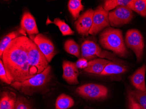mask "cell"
<instances>
[{"instance_id":"obj_27","label":"cell","mask_w":146,"mask_h":109,"mask_svg":"<svg viewBox=\"0 0 146 109\" xmlns=\"http://www.w3.org/2000/svg\"><path fill=\"white\" fill-rule=\"evenodd\" d=\"M15 109H30L26 99L22 96H19L17 98Z\"/></svg>"},{"instance_id":"obj_5","label":"cell","mask_w":146,"mask_h":109,"mask_svg":"<svg viewBox=\"0 0 146 109\" xmlns=\"http://www.w3.org/2000/svg\"><path fill=\"white\" fill-rule=\"evenodd\" d=\"M29 63L35 75L41 73L49 66V62L36 43L32 41L28 50Z\"/></svg>"},{"instance_id":"obj_26","label":"cell","mask_w":146,"mask_h":109,"mask_svg":"<svg viewBox=\"0 0 146 109\" xmlns=\"http://www.w3.org/2000/svg\"><path fill=\"white\" fill-rule=\"evenodd\" d=\"M128 109H144L136 101L129 92L128 95Z\"/></svg>"},{"instance_id":"obj_15","label":"cell","mask_w":146,"mask_h":109,"mask_svg":"<svg viewBox=\"0 0 146 109\" xmlns=\"http://www.w3.org/2000/svg\"><path fill=\"white\" fill-rule=\"evenodd\" d=\"M110 62V61L106 59H94L88 62V65L84 69V71L89 73L100 75Z\"/></svg>"},{"instance_id":"obj_4","label":"cell","mask_w":146,"mask_h":109,"mask_svg":"<svg viewBox=\"0 0 146 109\" xmlns=\"http://www.w3.org/2000/svg\"><path fill=\"white\" fill-rule=\"evenodd\" d=\"M106 58L109 60L116 62L117 59L115 54L107 51L102 50L98 44L90 40H86L83 42L81 46V58L91 61L96 57Z\"/></svg>"},{"instance_id":"obj_11","label":"cell","mask_w":146,"mask_h":109,"mask_svg":"<svg viewBox=\"0 0 146 109\" xmlns=\"http://www.w3.org/2000/svg\"><path fill=\"white\" fill-rule=\"evenodd\" d=\"M34 42L50 63L57 54V51L51 41L46 36L38 34L35 36Z\"/></svg>"},{"instance_id":"obj_12","label":"cell","mask_w":146,"mask_h":109,"mask_svg":"<svg viewBox=\"0 0 146 109\" xmlns=\"http://www.w3.org/2000/svg\"><path fill=\"white\" fill-rule=\"evenodd\" d=\"M94 11L89 9L80 16L74 23L77 32L83 36H88L93 24Z\"/></svg>"},{"instance_id":"obj_24","label":"cell","mask_w":146,"mask_h":109,"mask_svg":"<svg viewBox=\"0 0 146 109\" xmlns=\"http://www.w3.org/2000/svg\"><path fill=\"white\" fill-rule=\"evenodd\" d=\"M131 0H107L104 3L103 8L109 11L120 6H128Z\"/></svg>"},{"instance_id":"obj_21","label":"cell","mask_w":146,"mask_h":109,"mask_svg":"<svg viewBox=\"0 0 146 109\" xmlns=\"http://www.w3.org/2000/svg\"><path fill=\"white\" fill-rule=\"evenodd\" d=\"M128 7L142 17H146V0H131Z\"/></svg>"},{"instance_id":"obj_16","label":"cell","mask_w":146,"mask_h":109,"mask_svg":"<svg viewBox=\"0 0 146 109\" xmlns=\"http://www.w3.org/2000/svg\"><path fill=\"white\" fill-rule=\"evenodd\" d=\"M127 71V67L118 62H111L106 66L100 75L103 76H111L123 73Z\"/></svg>"},{"instance_id":"obj_9","label":"cell","mask_w":146,"mask_h":109,"mask_svg":"<svg viewBox=\"0 0 146 109\" xmlns=\"http://www.w3.org/2000/svg\"><path fill=\"white\" fill-rule=\"evenodd\" d=\"M109 11L105 10L102 6H98L94 11L93 24L89 34L96 35L102 31L110 27Z\"/></svg>"},{"instance_id":"obj_1","label":"cell","mask_w":146,"mask_h":109,"mask_svg":"<svg viewBox=\"0 0 146 109\" xmlns=\"http://www.w3.org/2000/svg\"><path fill=\"white\" fill-rule=\"evenodd\" d=\"M32 41L26 36L18 37L12 40L3 52L1 59L11 84L23 82L35 76L28 55Z\"/></svg>"},{"instance_id":"obj_6","label":"cell","mask_w":146,"mask_h":109,"mask_svg":"<svg viewBox=\"0 0 146 109\" xmlns=\"http://www.w3.org/2000/svg\"><path fill=\"white\" fill-rule=\"evenodd\" d=\"M76 92L83 98L89 100H100L108 96L109 90L103 85L88 83L77 88Z\"/></svg>"},{"instance_id":"obj_2","label":"cell","mask_w":146,"mask_h":109,"mask_svg":"<svg viewBox=\"0 0 146 109\" xmlns=\"http://www.w3.org/2000/svg\"><path fill=\"white\" fill-rule=\"evenodd\" d=\"M99 42L104 49L111 51L119 57H125L128 54L120 29L110 27L105 28L99 35Z\"/></svg>"},{"instance_id":"obj_13","label":"cell","mask_w":146,"mask_h":109,"mask_svg":"<svg viewBox=\"0 0 146 109\" xmlns=\"http://www.w3.org/2000/svg\"><path fill=\"white\" fill-rule=\"evenodd\" d=\"M63 74L62 77L68 84H78L79 83L78 77V69L76 63L68 60L63 61L62 64Z\"/></svg>"},{"instance_id":"obj_23","label":"cell","mask_w":146,"mask_h":109,"mask_svg":"<svg viewBox=\"0 0 146 109\" xmlns=\"http://www.w3.org/2000/svg\"><path fill=\"white\" fill-rule=\"evenodd\" d=\"M52 23L54 24L59 28L63 36H70L74 34V32L64 21L60 18H56Z\"/></svg>"},{"instance_id":"obj_20","label":"cell","mask_w":146,"mask_h":109,"mask_svg":"<svg viewBox=\"0 0 146 109\" xmlns=\"http://www.w3.org/2000/svg\"><path fill=\"white\" fill-rule=\"evenodd\" d=\"M23 35L20 33L19 31H13L8 34V35L5 36L1 39L0 43V57L1 59L3 52L8 46L9 45L12 40L18 38V37L21 36Z\"/></svg>"},{"instance_id":"obj_7","label":"cell","mask_w":146,"mask_h":109,"mask_svg":"<svg viewBox=\"0 0 146 109\" xmlns=\"http://www.w3.org/2000/svg\"><path fill=\"white\" fill-rule=\"evenodd\" d=\"M125 43L135 53L137 61L141 62L144 47V39L141 32L137 29L128 30L125 34Z\"/></svg>"},{"instance_id":"obj_29","label":"cell","mask_w":146,"mask_h":109,"mask_svg":"<svg viewBox=\"0 0 146 109\" xmlns=\"http://www.w3.org/2000/svg\"><path fill=\"white\" fill-rule=\"evenodd\" d=\"M88 60L84 58H80L76 63V65L78 69H85L88 65Z\"/></svg>"},{"instance_id":"obj_28","label":"cell","mask_w":146,"mask_h":109,"mask_svg":"<svg viewBox=\"0 0 146 109\" xmlns=\"http://www.w3.org/2000/svg\"><path fill=\"white\" fill-rule=\"evenodd\" d=\"M0 79L3 82L8 84H11L7 77L6 71L1 59L0 60Z\"/></svg>"},{"instance_id":"obj_25","label":"cell","mask_w":146,"mask_h":109,"mask_svg":"<svg viewBox=\"0 0 146 109\" xmlns=\"http://www.w3.org/2000/svg\"><path fill=\"white\" fill-rule=\"evenodd\" d=\"M129 92L132 95L136 101L144 109H146V91H131Z\"/></svg>"},{"instance_id":"obj_10","label":"cell","mask_w":146,"mask_h":109,"mask_svg":"<svg viewBox=\"0 0 146 109\" xmlns=\"http://www.w3.org/2000/svg\"><path fill=\"white\" fill-rule=\"evenodd\" d=\"M19 30L23 36H27V34L29 35L30 39L32 41L35 38L34 36L39 34L35 18L29 11H25L23 13Z\"/></svg>"},{"instance_id":"obj_19","label":"cell","mask_w":146,"mask_h":109,"mask_svg":"<svg viewBox=\"0 0 146 109\" xmlns=\"http://www.w3.org/2000/svg\"><path fill=\"white\" fill-rule=\"evenodd\" d=\"M68 8L74 19L77 20L79 17L80 13L83 10L84 7L81 0H70Z\"/></svg>"},{"instance_id":"obj_22","label":"cell","mask_w":146,"mask_h":109,"mask_svg":"<svg viewBox=\"0 0 146 109\" xmlns=\"http://www.w3.org/2000/svg\"><path fill=\"white\" fill-rule=\"evenodd\" d=\"M64 48L66 52L79 58L81 55L80 48L74 40L70 39L67 40L65 42Z\"/></svg>"},{"instance_id":"obj_17","label":"cell","mask_w":146,"mask_h":109,"mask_svg":"<svg viewBox=\"0 0 146 109\" xmlns=\"http://www.w3.org/2000/svg\"><path fill=\"white\" fill-rule=\"evenodd\" d=\"M16 95L12 92H2L0 101V109H15Z\"/></svg>"},{"instance_id":"obj_8","label":"cell","mask_w":146,"mask_h":109,"mask_svg":"<svg viewBox=\"0 0 146 109\" xmlns=\"http://www.w3.org/2000/svg\"><path fill=\"white\" fill-rule=\"evenodd\" d=\"M133 18V11L128 6H120L109 12L110 24L112 27H121L127 24Z\"/></svg>"},{"instance_id":"obj_18","label":"cell","mask_w":146,"mask_h":109,"mask_svg":"<svg viewBox=\"0 0 146 109\" xmlns=\"http://www.w3.org/2000/svg\"><path fill=\"white\" fill-rule=\"evenodd\" d=\"M74 101L73 98L67 94H60L56 102V109H68L74 105Z\"/></svg>"},{"instance_id":"obj_3","label":"cell","mask_w":146,"mask_h":109,"mask_svg":"<svg viewBox=\"0 0 146 109\" xmlns=\"http://www.w3.org/2000/svg\"><path fill=\"white\" fill-rule=\"evenodd\" d=\"M51 78V67L49 65L40 73L37 74L23 82L14 83L11 85L22 93L31 96L47 85Z\"/></svg>"},{"instance_id":"obj_14","label":"cell","mask_w":146,"mask_h":109,"mask_svg":"<svg viewBox=\"0 0 146 109\" xmlns=\"http://www.w3.org/2000/svg\"><path fill=\"white\" fill-rule=\"evenodd\" d=\"M146 72V65L143 64L129 77L131 83L138 91H146L145 79Z\"/></svg>"}]
</instances>
